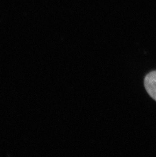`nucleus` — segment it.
I'll return each instance as SVG.
<instances>
[{"label":"nucleus","instance_id":"1","mask_svg":"<svg viewBox=\"0 0 156 157\" xmlns=\"http://www.w3.org/2000/svg\"><path fill=\"white\" fill-rule=\"evenodd\" d=\"M144 85L148 94L156 101V71H152L146 76Z\"/></svg>","mask_w":156,"mask_h":157}]
</instances>
